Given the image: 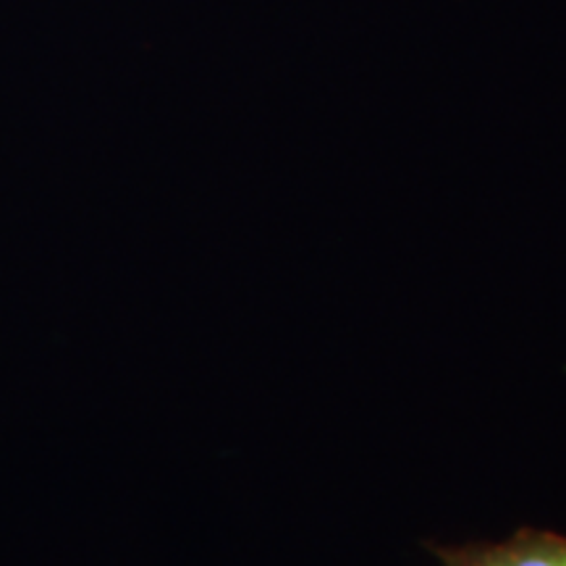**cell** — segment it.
Instances as JSON below:
<instances>
[{
  "instance_id": "cell-1",
  "label": "cell",
  "mask_w": 566,
  "mask_h": 566,
  "mask_svg": "<svg viewBox=\"0 0 566 566\" xmlns=\"http://www.w3.org/2000/svg\"><path fill=\"white\" fill-rule=\"evenodd\" d=\"M443 566H566V535L522 530L493 546L438 551Z\"/></svg>"
}]
</instances>
